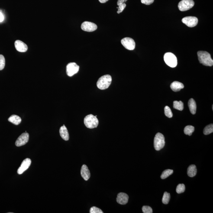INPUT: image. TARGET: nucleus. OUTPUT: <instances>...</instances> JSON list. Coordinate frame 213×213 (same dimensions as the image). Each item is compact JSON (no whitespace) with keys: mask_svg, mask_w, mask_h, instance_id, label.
I'll return each mask as SVG.
<instances>
[{"mask_svg":"<svg viewBox=\"0 0 213 213\" xmlns=\"http://www.w3.org/2000/svg\"><path fill=\"white\" fill-rule=\"evenodd\" d=\"M173 108L179 111H182L184 109V104L182 101H175L173 102Z\"/></svg>","mask_w":213,"mask_h":213,"instance_id":"21","label":"nucleus"},{"mask_svg":"<svg viewBox=\"0 0 213 213\" xmlns=\"http://www.w3.org/2000/svg\"><path fill=\"white\" fill-rule=\"evenodd\" d=\"M194 4L195 2L193 0H182L178 4V8L181 11H186L193 8Z\"/></svg>","mask_w":213,"mask_h":213,"instance_id":"6","label":"nucleus"},{"mask_svg":"<svg viewBox=\"0 0 213 213\" xmlns=\"http://www.w3.org/2000/svg\"><path fill=\"white\" fill-rule=\"evenodd\" d=\"M197 169L196 166L194 165H192L188 167L187 173L188 176L190 177H193L196 175Z\"/></svg>","mask_w":213,"mask_h":213,"instance_id":"20","label":"nucleus"},{"mask_svg":"<svg viewBox=\"0 0 213 213\" xmlns=\"http://www.w3.org/2000/svg\"><path fill=\"white\" fill-rule=\"evenodd\" d=\"M185 186L184 184H179L177 185L176 189L177 193L180 194L185 192Z\"/></svg>","mask_w":213,"mask_h":213,"instance_id":"27","label":"nucleus"},{"mask_svg":"<svg viewBox=\"0 0 213 213\" xmlns=\"http://www.w3.org/2000/svg\"><path fill=\"white\" fill-rule=\"evenodd\" d=\"M164 111L165 115L168 118H171L173 116V114H172L171 110L169 108V107L167 106L165 107Z\"/></svg>","mask_w":213,"mask_h":213,"instance_id":"26","label":"nucleus"},{"mask_svg":"<svg viewBox=\"0 0 213 213\" xmlns=\"http://www.w3.org/2000/svg\"><path fill=\"white\" fill-rule=\"evenodd\" d=\"M79 69V66L76 63H69L66 66V73L68 76L72 77L78 73Z\"/></svg>","mask_w":213,"mask_h":213,"instance_id":"8","label":"nucleus"},{"mask_svg":"<svg viewBox=\"0 0 213 213\" xmlns=\"http://www.w3.org/2000/svg\"><path fill=\"white\" fill-rule=\"evenodd\" d=\"M109 0H99V2L101 3H104L106 2Z\"/></svg>","mask_w":213,"mask_h":213,"instance_id":"35","label":"nucleus"},{"mask_svg":"<svg viewBox=\"0 0 213 213\" xmlns=\"http://www.w3.org/2000/svg\"><path fill=\"white\" fill-rule=\"evenodd\" d=\"M142 211L144 213H152L153 212V209L150 206H144L142 207Z\"/></svg>","mask_w":213,"mask_h":213,"instance_id":"29","label":"nucleus"},{"mask_svg":"<svg viewBox=\"0 0 213 213\" xmlns=\"http://www.w3.org/2000/svg\"><path fill=\"white\" fill-rule=\"evenodd\" d=\"M188 107H189L190 111L192 114H195L196 113L197 110V105L196 102L193 99L191 98L188 101Z\"/></svg>","mask_w":213,"mask_h":213,"instance_id":"18","label":"nucleus"},{"mask_svg":"<svg viewBox=\"0 0 213 213\" xmlns=\"http://www.w3.org/2000/svg\"><path fill=\"white\" fill-rule=\"evenodd\" d=\"M126 5L125 3H123L122 4H121V5H119L118 7H117V8L118 9V11H117V13L118 14H120V13L122 12V11H124V10L126 8Z\"/></svg>","mask_w":213,"mask_h":213,"instance_id":"31","label":"nucleus"},{"mask_svg":"<svg viewBox=\"0 0 213 213\" xmlns=\"http://www.w3.org/2000/svg\"><path fill=\"white\" fill-rule=\"evenodd\" d=\"M121 43L126 49L129 50H134L135 47V43L132 38L126 37L121 40Z\"/></svg>","mask_w":213,"mask_h":213,"instance_id":"7","label":"nucleus"},{"mask_svg":"<svg viewBox=\"0 0 213 213\" xmlns=\"http://www.w3.org/2000/svg\"><path fill=\"white\" fill-rule=\"evenodd\" d=\"M171 89L174 92H178L180 91L181 89H183L184 85L183 83L179 82H174L170 85Z\"/></svg>","mask_w":213,"mask_h":213,"instance_id":"17","label":"nucleus"},{"mask_svg":"<svg viewBox=\"0 0 213 213\" xmlns=\"http://www.w3.org/2000/svg\"><path fill=\"white\" fill-rule=\"evenodd\" d=\"M112 82V77L109 75H105L100 78L97 82V87L100 90L107 89Z\"/></svg>","mask_w":213,"mask_h":213,"instance_id":"2","label":"nucleus"},{"mask_svg":"<svg viewBox=\"0 0 213 213\" xmlns=\"http://www.w3.org/2000/svg\"><path fill=\"white\" fill-rule=\"evenodd\" d=\"M182 22L188 27H193L197 24L198 20L195 17L188 16L182 19Z\"/></svg>","mask_w":213,"mask_h":213,"instance_id":"9","label":"nucleus"},{"mask_svg":"<svg viewBox=\"0 0 213 213\" xmlns=\"http://www.w3.org/2000/svg\"><path fill=\"white\" fill-rule=\"evenodd\" d=\"M81 174L85 180H88L91 177L90 172L88 169V166L85 165H82L81 169Z\"/></svg>","mask_w":213,"mask_h":213,"instance_id":"15","label":"nucleus"},{"mask_svg":"<svg viewBox=\"0 0 213 213\" xmlns=\"http://www.w3.org/2000/svg\"><path fill=\"white\" fill-rule=\"evenodd\" d=\"M31 163V160L29 158H27L23 161L21 166H20L17 171V174L21 175L24 173L28 168L29 167Z\"/></svg>","mask_w":213,"mask_h":213,"instance_id":"12","label":"nucleus"},{"mask_svg":"<svg viewBox=\"0 0 213 213\" xmlns=\"http://www.w3.org/2000/svg\"><path fill=\"white\" fill-rule=\"evenodd\" d=\"M173 171L172 170H171V169H166V170H165L162 173L161 176V178L162 179H166L171 175L172 173H173Z\"/></svg>","mask_w":213,"mask_h":213,"instance_id":"24","label":"nucleus"},{"mask_svg":"<svg viewBox=\"0 0 213 213\" xmlns=\"http://www.w3.org/2000/svg\"><path fill=\"white\" fill-rule=\"evenodd\" d=\"M127 1V0H118L117 1V5L118 6L121 5V4L126 2Z\"/></svg>","mask_w":213,"mask_h":213,"instance_id":"33","label":"nucleus"},{"mask_svg":"<svg viewBox=\"0 0 213 213\" xmlns=\"http://www.w3.org/2000/svg\"><path fill=\"white\" fill-rule=\"evenodd\" d=\"M197 55L200 63L205 66H213V60L211 58V55L208 52L199 51L198 52Z\"/></svg>","mask_w":213,"mask_h":213,"instance_id":"1","label":"nucleus"},{"mask_svg":"<svg viewBox=\"0 0 213 213\" xmlns=\"http://www.w3.org/2000/svg\"><path fill=\"white\" fill-rule=\"evenodd\" d=\"M129 196L124 193H120L117 195V202L120 205H125L128 202Z\"/></svg>","mask_w":213,"mask_h":213,"instance_id":"13","label":"nucleus"},{"mask_svg":"<svg viewBox=\"0 0 213 213\" xmlns=\"http://www.w3.org/2000/svg\"><path fill=\"white\" fill-rule=\"evenodd\" d=\"M213 132V124H211L207 126L204 129L203 131L204 134L205 135H208Z\"/></svg>","mask_w":213,"mask_h":213,"instance_id":"25","label":"nucleus"},{"mask_svg":"<svg viewBox=\"0 0 213 213\" xmlns=\"http://www.w3.org/2000/svg\"><path fill=\"white\" fill-rule=\"evenodd\" d=\"M154 1V0H141V2L142 3L149 5L153 3Z\"/></svg>","mask_w":213,"mask_h":213,"instance_id":"32","label":"nucleus"},{"mask_svg":"<svg viewBox=\"0 0 213 213\" xmlns=\"http://www.w3.org/2000/svg\"><path fill=\"white\" fill-rule=\"evenodd\" d=\"M90 213H103V211L100 208H97L96 207L93 206L91 208L90 210Z\"/></svg>","mask_w":213,"mask_h":213,"instance_id":"30","label":"nucleus"},{"mask_svg":"<svg viewBox=\"0 0 213 213\" xmlns=\"http://www.w3.org/2000/svg\"><path fill=\"white\" fill-rule=\"evenodd\" d=\"M59 132H60V135L62 138H63L64 140H66V141L69 140V131H68L67 128L64 125L60 127Z\"/></svg>","mask_w":213,"mask_h":213,"instance_id":"16","label":"nucleus"},{"mask_svg":"<svg viewBox=\"0 0 213 213\" xmlns=\"http://www.w3.org/2000/svg\"><path fill=\"white\" fill-rule=\"evenodd\" d=\"M29 134L28 133L25 132L22 134L19 137L17 138L16 142V145L18 147L27 144L29 140Z\"/></svg>","mask_w":213,"mask_h":213,"instance_id":"11","label":"nucleus"},{"mask_svg":"<svg viewBox=\"0 0 213 213\" xmlns=\"http://www.w3.org/2000/svg\"><path fill=\"white\" fill-rule=\"evenodd\" d=\"M84 123L87 128L93 129L98 127L99 124V121L96 117L91 114L87 115L84 118Z\"/></svg>","mask_w":213,"mask_h":213,"instance_id":"3","label":"nucleus"},{"mask_svg":"<svg viewBox=\"0 0 213 213\" xmlns=\"http://www.w3.org/2000/svg\"><path fill=\"white\" fill-rule=\"evenodd\" d=\"M171 198L170 194L167 192H165L163 194V198H162V202L165 205H167L170 201Z\"/></svg>","mask_w":213,"mask_h":213,"instance_id":"23","label":"nucleus"},{"mask_svg":"<svg viewBox=\"0 0 213 213\" xmlns=\"http://www.w3.org/2000/svg\"><path fill=\"white\" fill-rule=\"evenodd\" d=\"M195 130V127L192 126H187L185 127L184 132L185 135L191 136Z\"/></svg>","mask_w":213,"mask_h":213,"instance_id":"22","label":"nucleus"},{"mask_svg":"<svg viewBox=\"0 0 213 213\" xmlns=\"http://www.w3.org/2000/svg\"><path fill=\"white\" fill-rule=\"evenodd\" d=\"M4 20V16L2 13L0 11V22H2Z\"/></svg>","mask_w":213,"mask_h":213,"instance_id":"34","label":"nucleus"},{"mask_svg":"<svg viewBox=\"0 0 213 213\" xmlns=\"http://www.w3.org/2000/svg\"><path fill=\"white\" fill-rule=\"evenodd\" d=\"M5 59L3 55H0V70H2L5 67Z\"/></svg>","mask_w":213,"mask_h":213,"instance_id":"28","label":"nucleus"},{"mask_svg":"<svg viewBox=\"0 0 213 213\" xmlns=\"http://www.w3.org/2000/svg\"><path fill=\"white\" fill-rule=\"evenodd\" d=\"M81 28L84 31L91 32L95 31L98 28L96 24L91 22L85 21L82 23Z\"/></svg>","mask_w":213,"mask_h":213,"instance_id":"10","label":"nucleus"},{"mask_svg":"<svg viewBox=\"0 0 213 213\" xmlns=\"http://www.w3.org/2000/svg\"><path fill=\"white\" fill-rule=\"evenodd\" d=\"M165 137L163 135L160 133L156 134L154 139V147L155 150L159 151L164 147Z\"/></svg>","mask_w":213,"mask_h":213,"instance_id":"4","label":"nucleus"},{"mask_svg":"<svg viewBox=\"0 0 213 213\" xmlns=\"http://www.w3.org/2000/svg\"><path fill=\"white\" fill-rule=\"evenodd\" d=\"M164 60L168 66L176 67L177 65V59L176 56L171 53H166L164 56Z\"/></svg>","mask_w":213,"mask_h":213,"instance_id":"5","label":"nucleus"},{"mask_svg":"<svg viewBox=\"0 0 213 213\" xmlns=\"http://www.w3.org/2000/svg\"><path fill=\"white\" fill-rule=\"evenodd\" d=\"M8 121L16 125H18L21 123V119L16 115H12L8 119Z\"/></svg>","mask_w":213,"mask_h":213,"instance_id":"19","label":"nucleus"},{"mask_svg":"<svg viewBox=\"0 0 213 213\" xmlns=\"http://www.w3.org/2000/svg\"><path fill=\"white\" fill-rule=\"evenodd\" d=\"M15 46L17 51L20 52H25L28 50V46L25 43L19 40L15 42Z\"/></svg>","mask_w":213,"mask_h":213,"instance_id":"14","label":"nucleus"}]
</instances>
